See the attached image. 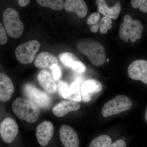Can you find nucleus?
I'll use <instances>...</instances> for the list:
<instances>
[{"mask_svg": "<svg viewBox=\"0 0 147 147\" xmlns=\"http://www.w3.org/2000/svg\"><path fill=\"white\" fill-rule=\"evenodd\" d=\"M6 31L2 24L0 23V45H5L7 41Z\"/></svg>", "mask_w": 147, "mask_h": 147, "instance_id": "393cba45", "label": "nucleus"}, {"mask_svg": "<svg viewBox=\"0 0 147 147\" xmlns=\"http://www.w3.org/2000/svg\"><path fill=\"white\" fill-rule=\"evenodd\" d=\"M145 0H132L131 1V5L134 8H138L140 7Z\"/></svg>", "mask_w": 147, "mask_h": 147, "instance_id": "cd10ccee", "label": "nucleus"}, {"mask_svg": "<svg viewBox=\"0 0 147 147\" xmlns=\"http://www.w3.org/2000/svg\"><path fill=\"white\" fill-rule=\"evenodd\" d=\"M58 86L59 94L64 99L77 102L82 101L79 82H74L69 86L66 82L61 80L58 83Z\"/></svg>", "mask_w": 147, "mask_h": 147, "instance_id": "6e6552de", "label": "nucleus"}, {"mask_svg": "<svg viewBox=\"0 0 147 147\" xmlns=\"http://www.w3.org/2000/svg\"><path fill=\"white\" fill-rule=\"evenodd\" d=\"M99 28V25H98L97 24H95V25L92 26L91 28V31L93 33L96 32L98 31V29Z\"/></svg>", "mask_w": 147, "mask_h": 147, "instance_id": "7c9ffc66", "label": "nucleus"}, {"mask_svg": "<svg viewBox=\"0 0 147 147\" xmlns=\"http://www.w3.org/2000/svg\"><path fill=\"white\" fill-rule=\"evenodd\" d=\"M100 17V14L98 12L93 13L90 15L88 18L87 23L89 25H94L96 24L99 20Z\"/></svg>", "mask_w": 147, "mask_h": 147, "instance_id": "a878e982", "label": "nucleus"}, {"mask_svg": "<svg viewBox=\"0 0 147 147\" xmlns=\"http://www.w3.org/2000/svg\"><path fill=\"white\" fill-rule=\"evenodd\" d=\"M50 69L52 71L53 78L55 80H59L62 76L61 71L58 65H53Z\"/></svg>", "mask_w": 147, "mask_h": 147, "instance_id": "b1692460", "label": "nucleus"}, {"mask_svg": "<svg viewBox=\"0 0 147 147\" xmlns=\"http://www.w3.org/2000/svg\"><path fill=\"white\" fill-rule=\"evenodd\" d=\"M24 92L27 99L30 100L39 108L48 109L52 103L51 98L45 92L30 84H26Z\"/></svg>", "mask_w": 147, "mask_h": 147, "instance_id": "0eeeda50", "label": "nucleus"}, {"mask_svg": "<svg viewBox=\"0 0 147 147\" xmlns=\"http://www.w3.org/2000/svg\"><path fill=\"white\" fill-rule=\"evenodd\" d=\"M139 9L142 12L147 13V1L145 0L144 2L139 7Z\"/></svg>", "mask_w": 147, "mask_h": 147, "instance_id": "c85d7f7f", "label": "nucleus"}, {"mask_svg": "<svg viewBox=\"0 0 147 147\" xmlns=\"http://www.w3.org/2000/svg\"><path fill=\"white\" fill-rule=\"evenodd\" d=\"M132 103L131 99L126 96H117L105 103L101 114L105 118L117 115L129 110Z\"/></svg>", "mask_w": 147, "mask_h": 147, "instance_id": "39448f33", "label": "nucleus"}, {"mask_svg": "<svg viewBox=\"0 0 147 147\" xmlns=\"http://www.w3.org/2000/svg\"><path fill=\"white\" fill-rule=\"evenodd\" d=\"M53 65H58L57 59L55 55L47 52L40 53L34 61V65L38 68L50 69Z\"/></svg>", "mask_w": 147, "mask_h": 147, "instance_id": "aec40b11", "label": "nucleus"}, {"mask_svg": "<svg viewBox=\"0 0 147 147\" xmlns=\"http://www.w3.org/2000/svg\"><path fill=\"white\" fill-rule=\"evenodd\" d=\"M81 108L79 102L71 100H63L53 108V114L58 117H62L69 112L77 111Z\"/></svg>", "mask_w": 147, "mask_h": 147, "instance_id": "dca6fc26", "label": "nucleus"}, {"mask_svg": "<svg viewBox=\"0 0 147 147\" xmlns=\"http://www.w3.org/2000/svg\"><path fill=\"white\" fill-rule=\"evenodd\" d=\"M112 143V139L108 135H100L92 141L89 147H109Z\"/></svg>", "mask_w": 147, "mask_h": 147, "instance_id": "4be33fe9", "label": "nucleus"}, {"mask_svg": "<svg viewBox=\"0 0 147 147\" xmlns=\"http://www.w3.org/2000/svg\"><path fill=\"white\" fill-rule=\"evenodd\" d=\"M109 147H126V144L122 139H119L111 144Z\"/></svg>", "mask_w": 147, "mask_h": 147, "instance_id": "bb28decb", "label": "nucleus"}, {"mask_svg": "<svg viewBox=\"0 0 147 147\" xmlns=\"http://www.w3.org/2000/svg\"><path fill=\"white\" fill-rule=\"evenodd\" d=\"M112 20L108 17L104 16L102 17L99 24V28L100 32L102 34H106L108 30L112 28Z\"/></svg>", "mask_w": 147, "mask_h": 147, "instance_id": "5701e85b", "label": "nucleus"}, {"mask_svg": "<svg viewBox=\"0 0 147 147\" xmlns=\"http://www.w3.org/2000/svg\"><path fill=\"white\" fill-rule=\"evenodd\" d=\"M36 2L41 6L55 10H61L64 7L63 1L62 0H37Z\"/></svg>", "mask_w": 147, "mask_h": 147, "instance_id": "412c9836", "label": "nucleus"}, {"mask_svg": "<svg viewBox=\"0 0 147 147\" xmlns=\"http://www.w3.org/2000/svg\"><path fill=\"white\" fill-rule=\"evenodd\" d=\"M18 126L16 121L11 118L3 120L0 126V135L4 142L11 143L18 135Z\"/></svg>", "mask_w": 147, "mask_h": 147, "instance_id": "9d476101", "label": "nucleus"}, {"mask_svg": "<svg viewBox=\"0 0 147 147\" xmlns=\"http://www.w3.org/2000/svg\"><path fill=\"white\" fill-rule=\"evenodd\" d=\"M14 90L10 78L5 74L0 73V100L6 102L10 100Z\"/></svg>", "mask_w": 147, "mask_h": 147, "instance_id": "2eb2a0df", "label": "nucleus"}, {"mask_svg": "<svg viewBox=\"0 0 147 147\" xmlns=\"http://www.w3.org/2000/svg\"><path fill=\"white\" fill-rule=\"evenodd\" d=\"M145 120H146V122L147 123V108L146 110V112H145Z\"/></svg>", "mask_w": 147, "mask_h": 147, "instance_id": "2f4dec72", "label": "nucleus"}, {"mask_svg": "<svg viewBox=\"0 0 147 147\" xmlns=\"http://www.w3.org/2000/svg\"><path fill=\"white\" fill-rule=\"evenodd\" d=\"M38 80L40 86L49 94H54L57 91V87L51 74L47 70H42L38 75Z\"/></svg>", "mask_w": 147, "mask_h": 147, "instance_id": "a211bd4d", "label": "nucleus"}, {"mask_svg": "<svg viewBox=\"0 0 147 147\" xmlns=\"http://www.w3.org/2000/svg\"><path fill=\"white\" fill-rule=\"evenodd\" d=\"M40 47V43L36 40L21 44L15 51L16 57L21 63L24 64L32 63Z\"/></svg>", "mask_w": 147, "mask_h": 147, "instance_id": "423d86ee", "label": "nucleus"}, {"mask_svg": "<svg viewBox=\"0 0 147 147\" xmlns=\"http://www.w3.org/2000/svg\"><path fill=\"white\" fill-rule=\"evenodd\" d=\"M13 113L18 118L30 123L36 121L39 118L40 110L39 107L27 98L19 97L12 104Z\"/></svg>", "mask_w": 147, "mask_h": 147, "instance_id": "f03ea898", "label": "nucleus"}, {"mask_svg": "<svg viewBox=\"0 0 147 147\" xmlns=\"http://www.w3.org/2000/svg\"><path fill=\"white\" fill-rule=\"evenodd\" d=\"M64 7L67 11L74 12L80 18L86 16L88 11L86 3L83 0H66Z\"/></svg>", "mask_w": 147, "mask_h": 147, "instance_id": "f3484780", "label": "nucleus"}, {"mask_svg": "<svg viewBox=\"0 0 147 147\" xmlns=\"http://www.w3.org/2000/svg\"><path fill=\"white\" fill-rule=\"evenodd\" d=\"M102 90V84L98 80L95 79L87 80L82 84L81 88L82 100L85 102H89L93 95L100 92Z\"/></svg>", "mask_w": 147, "mask_h": 147, "instance_id": "ddd939ff", "label": "nucleus"}, {"mask_svg": "<svg viewBox=\"0 0 147 147\" xmlns=\"http://www.w3.org/2000/svg\"><path fill=\"white\" fill-rule=\"evenodd\" d=\"M3 21L6 31L9 36L17 38L23 34L24 25L16 9L10 7L6 9L3 13Z\"/></svg>", "mask_w": 147, "mask_h": 147, "instance_id": "20e7f679", "label": "nucleus"}, {"mask_svg": "<svg viewBox=\"0 0 147 147\" xmlns=\"http://www.w3.org/2000/svg\"><path fill=\"white\" fill-rule=\"evenodd\" d=\"M127 73L131 79L141 81L147 85V61L142 59L134 61L128 67Z\"/></svg>", "mask_w": 147, "mask_h": 147, "instance_id": "1a4fd4ad", "label": "nucleus"}, {"mask_svg": "<svg viewBox=\"0 0 147 147\" xmlns=\"http://www.w3.org/2000/svg\"><path fill=\"white\" fill-rule=\"evenodd\" d=\"M30 2V1H29V0H19L18 1L19 5L21 7H23L28 5Z\"/></svg>", "mask_w": 147, "mask_h": 147, "instance_id": "c756f323", "label": "nucleus"}, {"mask_svg": "<svg viewBox=\"0 0 147 147\" xmlns=\"http://www.w3.org/2000/svg\"><path fill=\"white\" fill-rule=\"evenodd\" d=\"M77 46L79 52L86 55L93 65L100 67L105 63L106 52L100 42L92 40H85L78 42Z\"/></svg>", "mask_w": 147, "mask_h": 147, "instance_id": "f257e3e1", "label": "nucleus"}, {"mask_svg": "<svg viewBox=\"0 0 147 147\" xmlns=\"http://www.w3.org/2000/svg\"><path fill=\"white\" fill-rule=\"evenodd\" d=\"M99 12L110 19H117L118 18L121 10L120 3H117L112 7H108L105 1H96Z\"/></svg>", "mask_w": 147, "mask_h": 147, "instance_id": "6ab92c4d", "label": "nucleus"}, {"mask_svg": "<svg viewBox=\"0 0 147 147\" xmlns=\"http://www.w3.org/2000/svg\"><path fill=\"white\" fill-rule=\"evenodd\" d=\"M61 141L65 147H79V140L77 133L71 126L63 125L59 130Z\"/></svg>", "mask_w": 147, "mask_h": 147, "instance_id": "f8f14e48", "label": "nucleus"}, {"mask_svg": "<svg viewBox=\"0 0 147 147\" xmlns=\"http://www.w3.org/2000/svg\"><path fill=\"white\" fill-rule=\"evenodd\" d=\"M59 59L64 65L78 73H83L86 70L85 65L72 53L65 52L59 55Z\"/></svg>", "mask_w": 147, "mask_h": 147, "instance_id": "4468645a", "label": "nucleus"}, {"mask_svg": "<svg viewBox=\"0 0 147 147\" xmlns=\"http://www.w3.org/2000/svg\"><path fill=\"white\" fill-rule=\"evenodd\" d=\"M54 133V127L53 123L49 121H45L37 127L36 137L38 144L41 146H47Z\"/></svg>", "mask_w": 147, "mask_h": 147, "instance_id": "9b49d317", "label": "nucleus"}, {"mask_svg": "<svg viewBox=\"0 0 147 147\" xmlns=\"http://www.w3.org/2000/svg\"><path fill=\"white\" fill-rule=\"evenodd\" d=\"M124 22L120 26L119 36L121 39L128 42V39L132 42L142 37L144 27L140 21L132 20L131 16L126 15L124 16Z\"/></svg>", "mask_w": 147, "mask_h": 147, "instance_id": "7ed1b4c3", "label": "nucleus"}]
</instances>
